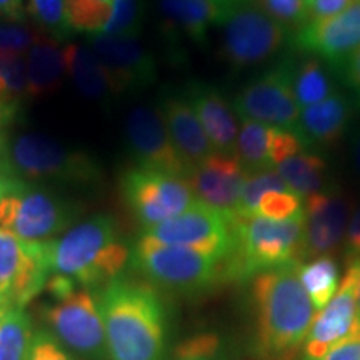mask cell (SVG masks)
Wrapping results in <instances>:
<instances>
[{"label":"cell","instance_id":"1","mask_svg":"<svg viewBox=\"0 0 360 360\" xmlns=\"http://www.w3.org/2000/svg\"><path fill=\"white\" fill-rule=\"evenodd\" d=\"M299 265L265 270L252 281L255 360H292L307 339L315 309L299 278Z\"/></svg>","mask_w":360,"mask_h":360},{"label":"cell","instance_id":"2","mask_svg":"<svg viewBox=\"0 0 360 360\" xmlns=\"http://www.w3.org/2000/svg\"><path fill=\"white\" fill-rule=\"evenodd\" d=\"M110 360H160L165 326L159 297L150 287L112 281L98 300Z\"/></svg>","mask_w":360,"mask_h":360},{"label":"cell","instance_id":"3","mask_svg":"<svg viewBox=\"0 0 360 360\" xmlns=\"http://www.w3.org/2000/svg\"><path fill=\"white\" fill-rule=\"evenodd\" d=\"M129 255L127 247L117 238L114 220L105 215L85 220L60 238L44 242L49 277L69 278L75 285L115 281Z\"/></svg>","mask_w":360,"mask_h":360},{"label":"cell","instance_id":"4","mask_svg":"<svg viewBox=\"0 0 360 360\" xmlns=\"http://www.w3.org/2000/svg\"><path fill=\"white\" fill-rule=\"evenodd\" d=\"M304 210L287 220L233 215V247L222 260L224 281H245L265 270L302 264Z\"/></svg>","mask_w":360,"mask_h":360},{"label":"cell","instance_id":"5","mask_svg":"<svg viewBox=\"0 0 360 360\" xmlns=\"http://www.w3.org/2000/svg\"><path fill=\"white\" fill-rule=\"evenodd\" d=\"M70 209L45 184L0 177V231L25 242H49L69 225Z\"/></svg>","mask_w":360,"mask_h":360},{"label":"cell","instance_id":"6","mask_svg":"<svg viewBox=\"0 0 360 360\" xmlns=\"http://www.w3.org/2000/svg\"><path fill=\"white\" fill-rule=\"evenodd\" d=\"M8 159L13 177L44 184L58 180L72 184H92L101 169L82 152L70 150L42 134L25 132L8 141Z\"/></svg>","mask_w":360,"mask_h":360},{"label":"cell","instance_id":"7","mask_svg":"<svg viewBox=\"0 0 360 360\" xmlns=\"http://www.w3.org/2000/svg\"><path fill=\"white\" fill-rule=\"evenodd\" d=\"M134 264L148 281L179 292H199L224 281L222 259L217 255L165 245L146 236L135 247Z\"/></svg>","mask_w":360,"mask_h":360},{"label":"cell","instance_id":"8","mask_svg":"<svg viewBox=\"0 0 360 360\" xmlns=\"http://www.w3.org/2000/svg\"><path fill=\"white\" fill-rule=\"evenodd\" d=\"M220 52L232 69L242 70L269 60L289 40L290 30L249 4L229 8L222 20Z\"/></svg>","mask_w":360,"mask_h":360},{"label":"cell","instance_id":"9","mask_svg":"<svg viewBox=\"0 0 360 360\" xmlns=\"http://www.w3.org/2000/svg\"><path fill=\"white\" fill-rule=\"evenodd\" d=\"M232 107L242 120L299 130L302 109L294 92V64L283 60L259 77L252 79L233 97Z\"/></svg>","mask_w":360,"mask_h":360},{"label":"cell","instance_id":"10","mask_svg":"<svg viewBox=\"0 0 360 360\" xmlns=\"http://www.w3.org/2000/svg\"><path fill=\"white\" fill-rule=\"evenodd\" d=\"M124 199L143 227L177 217L197 202L186 177L134 167L124 174Z\"/></svg>","mask_w":360,"mask_h":360},{"label":"cell","instance_id":"11","mask_svg":"<svg viewBox=\"0 0 360 360\" xmlns=\"http://www.w3.org/2000/svg\"><path fill=\"white\" fill-rule=\"evenodd\" d=\"M143 236L165 245H179L225 259L233 247V215L197 200L186 212L148 227Z\"/></svg>","mask_w":360,"mask_h":360},{"label":"cell","instance_id":"12","mask_svg":"<svg viewBox=\"0 0 360 360\" xmlns=\"http://www.w3.org/2000/svg\"><path fill=\"white\" fill-rule=\"evenodd\" d=\"M360 282V260L349 264L335 295L314 317L304 345V359L317 360L337 345L360 340L357 315V292Z\"/></svg>","mask_w":360,"mask_h":360},{"label":"cell","instance_id":"13","mask_svg":"<svg viewBox=\"0 0 360 360\" xmlns=\"http://www.w3.org/2000/svg\"><path fill=\"white\" fill-rule=\"evenodd\" d=\"M47 278L44 242H25L0 231V307L22 309Z\"/></svg>","mask_w":360,"mask_h":360},{"label":"cell","instance_id":"14","mask_svg":"<svg viewBox=\"0 0 360 360\" xmlns=\"http://www.w3.org/2000/svg\"><path fill=\"white\" fill-rule=\"evenodd\" d=\"M57 302L45 312V321L75 352L101 359L105 354V328L98 304L85 290H70L56 297Z\"/></svg>","mask_w":360,"mask_h":360},{"label":"cell","instance_id":"15","mask_svg":"<svg viewBox=\"0 0 360 360\" xmlns=\"http://www.w3.org/2000/svg\"><path fill=\"white\" fill-rule=\"evenodd\" d=\"M354 200L340 187H328L307 197L304 209L302 260L328 255L344 240Z\"/></svg>","mask_w":360,"mask_h":360},{"label":"cell","instance_id":"16","mask_svg":"<svg viewBox=\"0 0 360 360\" xmlns=\"http://www.w3.org/2000/svg\"><path fill=\"white\" fill-rule=\"evenodd\" d=\"M125 135L137 167L187 179V165L175 148L159 110L146 105L134 107L125 120Z\"/></svg>","mask_w":360,"mask_h":360},{"label":"cell","instance_id":"17","mask_svg":"<svg viewBox=\"0 0 360 360\" xmlns=\"http://www.w3.org/2000/svg\"><path fill=\"white\" fill-rule=\"evenodd\" d=\"M294 47L330 65H344L360 49V0L322 20H309L292 37Z\"/></svg>","mask_w":360,"mask_h":360},{"label":"cell","instance_id":"18","mask_svg":"<svg viewBox=\"0 0 360 360\" xmlns=\"http://www.w3.org/2000/svg\"><path fill=\"white\" fill-rule=\"evenodd\" d=\"M87 42L105 67L115 96L127 90L146 89L155 82L157 64L139 39L89 34Z\"/></svg>","mask_w":360,"mask_h":360},{"label":"cell","instance_id":"19","mask_svg":"<svg viewBox=\"0 0 360 360\" xmlns=\"http://www.w3.org/2000/svg\"><path fill=\"white\" fill-rule=\"evenodd\" d=\"M249 170L236 154L214 152L187 175L195 199L227 215L238 214L242 187Z\"/></svg>","mask_w":360,"mask_h":360},{"label":"cell","instance_id":"20","mask_svg":"<svg viewBox=\"0 0 360 360\" xmlns=\"http://www.w3.org/2000/svg\"><path fill=\"white\" fill-rule=\"evenodd\" d=\"M159 112L188 172L214 154L215 148L186 97L167 94L162 98Z\"/></svg>","mask_w":360,"mask_h":360},{"label":"cell","instance_id":"21","mask_svg":"<svg viewBox=\"0 0 360 360\" xmlns=\"http://www.w3.org/2000/svg\"><path fill=\"white\" fill-rule=\"evenodd\" d=\"M186 98L192 105L214 148L232 154L236 150L238 134L237 114L232 103L227 102L219 89L204 82H192L188 85Z\"/></svg>","mask_w":360,"mask_h":360},{"label":"cell","instance_id":"22","mask_svg":"<svg viewBox=\"0 0 360 360\" xmlns=\"http://www.w3.org/2000/svg\"><path fill=\"white\" fill-rule=\"evenodd\" d=\"M350 119L347 98L342 94H332L322 102L300 110L299 130L310 146L334 147L344 137Z\"/></svg>","mask_w":360,"mask_h":360},{"label":"cell","instance_id":"23","mask_svg":"<svg viewBox=\"0 0 360 360\" xmlns=\"http://www.w3.org/2000/svg\"><path fill=\"white\" fill-rule=\"evenodd\" d=\"M159 7L170 29L195 44H205L210 27L222 24L231 8L212 0H159Z\"/></svg>","mask_w":360,"mask_h":360},{"label":"cell","instance_id":"24","mask_svg":"<svg viewBox=\"0 0 360 360\" xmlns=\"http://www.w3.org/2000/svg\"><path fill=\"white\" fill-rule=\"evenodd\" d=\"M27 74L30 101L56 92L65 74L64 49L58 47L56 39L42 34L35 40L27 56Z\"/></svg>","mask_w":360,"mask_h":360},{"label":"cell","instance_id":"25","mask_svg":"<svg viewBox=\"0 0 360 360\" xmlns=\"http://www.w3.org/2000/svg\"><path fill=\"white\" fill-rule=\"evenodd\" d=\"M64 62L65 72L84 97L102 101L109 96H115L105 67L87 45H65Z\"/></svg>","mask_w":360,"mask_h":360},{"label":"cell","instance_id":"26","mask_svg":"<svg viewBox=\"0 0 360 360\" xmlns=\"http://www.w3.org/2000/svg\"><path fill=\"white\" fill-rule=\"evenodd\" d=\"M277 174L287 187L299 197H309L319 192L327 175V162L319 154L300 152L276 165Z\"/></svg>","mask_w":360,"mask_h":360},{"label":"cell","instance_id":"27","mask_svg":"<svg viewBox=\"0 0 360 360\" xmlns=\"http://www.w3.org/2000/svg\"><path fill=\"white\" fill-rule=\"evenodd\" d=\"M34 339L32 322L24 310L4 309L0 315V360H29Z\"/></svg>","mask_w":360,"mask_h":360},{"label":"cell","instance_id":"28","mask_svg":"<svg viewBox=\"0 0 360 360\" xmlns=\"http://www.w3.org/2000/svg\"><path fill=\"white\" fill-rule=\"evenodd\" d=\"M299 278L315 312L330 302L339 289V267L330 255H321L299 265Z\"/></svg>","mask_w":360,"mask_h":360},{"label":"cell","instance_id":"29","mask_svg":"<svg viewBox=\"0 0 360 360\" xmlns=\"http://www.w3.org/2000/svg\"><path fill=\"white\" fill-rule=\"evenodd\" d=\"M294 92L300 109L322 102L334 94L321 58H305L302 64L294 67Z\"/></svg>","mask_w":360,"mask_h":360},{"label":"cell","instance_id":"30","mask_svg":"<svg viewBox=\"0 0 360 360\" xmlns=\"http://www.w3.org/2000/svg\"><path fill=\"white\" fill-rule=\"evenodd\" d=\"M270 125L244 120L237 134L236 152L247 170L274 169L269 155Z\"/></svg>","mask_w":360,"mask_h":360},{"label":"cell","instance_id":"31","mask_svg":"<svg viewBox=\"0 0 360 360\" xmlns=\"http://www.w3.org/2000/svg\"><path fill=\"white\" fill-rule=\"evenodd\" d=\"M290 191L276 169L249 170L245 184L242 187L240 202H238V215H255L257 205L264 195L270 192ZM292 192V191H290Z\"/></svg>","mask_w":360,"mask_h":360},{"label":"cell","instance_id":"32","mask_svg":"<svg viewBox=\"0 0 360 360\" xmlns=\"http://www.w3.org/2000/svg\"><path fill=\"white\" fill-rule=\"evenodd\" d=\"M67 24L70 30L98 34L110 15V4L102 0H65Z\"/></svg>","mask_w":360,"mask_h":360},{"label":"cell","instance_id":"33","mask_svg":"<svg viewBox=\"0 0 360 360\" xmlns=\"http://www.w3.org/2000/svg\"><path fill=\"white\" fill-rule=\"evenodd\" d=\"M142 29L141 0H112L110 15L98 34L109 37L139 39Z\"/></svg>","mask_w":360,"mask_h":360},{"label":"cell","instance_id":"34","mask_svg":"<svg viewBox=\"0 0 360 360\" xmlns=\"http://www.w3.org/2000/svg\"><path fill=\"white\" fill-rule=\"evenodd\" d=\"M27 13L39 25L40 32L49 37L57 40L70 32L67 24L65 0H29Z\"/></svg>","mask_w":360,"mask_h":360},{"label":"cell","instance_id":"35","mask_svg":"<svg viewBox=\"0 0 360 360\" xmlns=\"http://www.w3.org/2000/svg\"><path fill=\"white\" fill-rule=\"evenodd\" d=\"M260 11L278 24L292 30H299L310 20V6L307 0H255Z\"/></svg>","mask_w":360,"mask_h":360},{"label":"cell","instance_id":"36","mask_svg":"<svg viewBox=\"0 0 360 360\" xmlns=\"http://www.w3.org/2000/svg\"><path fill=\"white\" fill-rule=\"evenodd\" d=\"M309 146L310 143L305 141V137L299 130H289L270 125L269 155L272 167H276L277 164H281L282 160L289 159L292 155L300 154Z\"/></svg>","mask_w":360,"mask_h":360},{"label":"cell","instance_id":"37","mask_svg":"<svg viewBox=\"0 0 360 360\" xmlns=\"http://www.w3.org/2000/svg\"><path fill=\"white\" fill-rule=\"evenodd\" d=\"M42 34L22 20L0 22V52L25 53Z\"/></svg>","mask_w":360,"mask_h":360},{"label":"cell","instance_id":"38","mask_svg":"<svg viewBox=\"0 0 360 360\" xmlns=\"http://www.w3.org/2000/svg\"><path fill=\"white\" fill-rule=\"evenodd\" d=\"M302 212V202L297 193L270 192L260 199L257 205V215L272 220H287Z\"/></svg>","mask_w":360,"mask_h":360},{"label":"cell","instance_id":"39","mask_svg":"<svg viewBox=\"0 0 360 360\" xmlns=\"http://www.w3.org/2000/svg\"><path fill=\"white\" fill-rule=\"evenodd\" d=\"M174 360H229L220 354V342L212 334L195 335L180 344L174 352Z\"/></svg>","mask_w":360,"mask_h":360},{"label":"cell","instance_id":"40","mask_svg":"<svg viewBox=\"0 0 360 360\" xmlns=\"http://www.w3.org/2000/svg\"><path fill=\"white\" fill-rule=\"evenodd\" d=\"M29 360H74L67 355L51 337L40 334L35 335L32 354Z\"/></svg>","mask_w":360,"mask_h":360},{"label":"cell","instance_id":"41","mask_svg":"<svg viewBox=\"0 0 360 360\" xmlns=\"http://www.w3.org/2000/svg\"><path fill=\"white\" fill-rule=\"evenodd\" d=\"M344 242L345 260H347V264L360 260V207L355 210L349 220Z\"/></svg>","mask_w":360,"mask_h":360},{"label":"cell","instance_id":"42","mask_svg":"<svg viewBox=\"0 0 360 360\" xmlns=\"http://www.w3.org/2000/svg\"><path fill=\"white\" fill-rule=\"evenodd\" d=\"M355 0H312L310 2V20H322L347 8Z\"/></svg>","mask_w":360,"mask_h":360},{"label":"cell","instance_id":"43","mask_svg":"<svg viewBox=\"0 0 360 360\" xmlns=\"http://www.w3.org/2000/svg\"><path fill=\"white\" fill-rule=\"evenodd\" d=\"M307 360V359H304ZM317 360H360V340L345 342L334 347Z\"/></svg>","mask_w":360,"mask_h":360},{"label":"cell","instance_id":"44","mask_svg":"<svg viewBox=\"0 0 360 360\" xmlns=\"http://www.w3.org/2000/svg\"><path fill=\"white\" fill-rule=\"evenodd\" d=\"M345 80L360 97V49L344 64Z\"/></svg>","mask_w":360,"mask_h":360},{"label":"cell","instance_id":"45","mask_svg":"<svg viewBox=\"0 0 360 360\" xmlns=\"http://www.w3.org/2000/svg\"><path fill=\"white\" fill-rule=\"evenodd\" d=\"M24 4L22 0H0V17L8 20L24 19Z\"/></svg>","mask_w":360,"mask_h":360},{"label":"cell","instance_id":"46","mask_svg":"<svg viewBox=\"0 0 360 360\" xmlns=\"http://www.w3.org/2000/svg\"><path fill=\"white\" fill-rule=\"evenodd\" d=\"M0 177H12L11 159H8V139L0 132Z\"/></svg>","mask_w":360,"mask_h":360},{"label":"cell","instance_id":"47","mask_svg":"<svg viewBox=\"0 0 360 360\" xmlns=\"http://www.w3.org/2000/svg\"><path fill=\"white\" fill-rule=\"evenodd\" d=\"M212 2L219 4V6H224V7H236V6H244V4H249L250 0H212Z\"/></svg>","mask_w":360,"mask_h":360},{"label":"cell","instance_id":"48","mask_svg":"<svg viewBox=\"0 0 360 360\" xmlns=\"http://www.w3.org/2000/svg\"><path fill=\"white\" fill-rule=\"evenodd\" d=\"M355 167H357V172L360 175V137L357 141V146H355Z\"/></svg>","mask_w":360,"mask_h":360},{"label":"cell","instance_id":"49","mask_svg":"<svg viewBox=\"0 0 360 360\" xmlns=\"http://www.w3.org/2000/svg\"><path fill=\"white\" fill-rule=\"evenodd\" d=\"M357 315L360 321V282H359V292H357Z\"/></svg>","mask_w":360,"mask_h":360},{"label":"cell","instance_id":"50","mask_svg":"<svg viewBox=\"0 0 360 360\" xmlns=\"http://www.w3.org/2000/svg\"><path fill=\"white\" fill-rule=\"evenodd\" d=\"M4 125H7V120H6V117H4L2 112H0V130H2Z\"/></svg>","mask_w":360,"mask_h":360},{"label":"cell","instance_id":"51","mask_svg":"<svg viewBox=\"0 0 360 360\" xmlns=\"http://www.w3.org/2000/svg\"><path fill=\"white\" fill-rule=\"evenodd\" d=\"M102 2H107V4H112V0H102Z\"/></svg>","mask_w":360,"mask_h":360},{"label":"cell","instance_id":"52","mask_svg":"<svg viewBox=\"0 0 360 360\" xmlns=\"http://www.w3.org/2000/svg\"><path fill=\"white\" fill-rule=\"evenodd\" d=\"M2 312H4V309H2V307H0V315H2Z\"/></svg>","mask_w":360,"mask_h":360},{"label":"cell","instance_id":"53","mask_svg":"<svg viewBox=\"0 0 360 360\" xmlns=\"http://www.w3.org/2000/svg\"><path fill=\"white\" fill-rule=\"evenodd\" d=\"M307 2H309V6H310V2H312V0H307Z\"/></svg>","mask_w":360,"mask_h":360}]
</instances>
